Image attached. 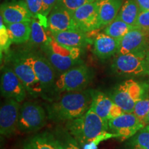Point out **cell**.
I'll use <instances>...</instances> for the list:
<instances>
[{"mask_svg":"<svg viewBox=\"0 0 149 149\" xmlns=\"http://www.w3.org/2000/svg\"><path fill=\"white\" fill-rule=\"evenodd\" d=\"M93 90L67 92L48 104V117L55 122L70 121L82 116L90 109Z\"/></svg>","mask_w":149,"mask_h":149,"instance_id":"1","label":"cell"},{"mask_svg":"<svg viewBox=\"0 0 149 149\" xmlns=\"http://www.w3.org/2000/svg\"><path fill=\"white\" fill-rule=\"evenodd\" d=\"M66 129L81 146L93 143L109 130V124L91 109L82 116L67 122Z\"/></svg>","mask_w":149,"mask_h":149,"instance_id":"2","label":"cell"},{"mask_svg":"<svg viewBox=\"0 0 149 149\" xmlns=\"http://www.w3.org/2000/svg\"><path fill=\"white\" fill-rule=\"evenodd\" d=\"M42 49L46 58L59 74L80 64L81 48L62 45L54 40L51 36L48 42L42 46Z\"/></svg>","mask_w":149,"mask_h":149,"instance_id":"3","label":"cell"},{"mask_svg":"<svg viewBox=\"0 0 149 149\" xmlns=\"http://www.w3.org/2000/svg\"><path fill=\"white\" fill-rule=\"evenodd\" d=\"M93 73L85 64H80L59 74L54 89L59 93L84 90L93 79Z\"/></svg>","mask_w":149,"mask_h":149,"instance_id":"4","label":"cell"},{"mask_svg":"<svg viewBox=\"0 0 149 149\" xmlns=\"http://www.w3.org/2000/svg\"><path fill=\"white\" fill-rule=\"evenodd\" d=\"M145 93L142 84L128 79L117 86L110 97L125 113H133L135 104L144 98Z\"/></svg>","mask_w":149,"mask_h":149,"instance_id":"5","label":"cell"},{"mask_svg":"<svg viewBox=\"0 0 149 149\" xmlns=\"http://www.w3.org/2000/svg\"><path fill=\"white\" fill-rule=\"evenodd\" d=\"M146 53L117 55L112 68L117 74L126 76L149 75V66L146 59Z\"/></svg>","mask_w":149,"mask_h":149,"instance_id":"6","label":"cell"},{"mask_svg":"<svg viewBox=\"0 0 149 149\" xmlns=\"http://www.w3.org/2000/svg\"><path fill=\"white\" fill-rule=\"evenodd\" d=\"M46 114L38 104L26 102L20 108L18 129L23 133H33L41 129L46 124Z\"/></svg>","mask_w":149,"mask_h":149,"instance_id":"7","label":"cell"},{"mask_svg":"<svg viewBox=\"0 0 149 149\" xmlns=\"http://www.w3.org/2000/svg\"><path fill=\"white\" fill-rule=\"evenodd\" d=\"M12 64L13 70L21 80L27 92L34 97L42 95L45 90L29 63L21 55L15 57Z\"/></svg>","mask_w":149,"mask_h":149,"instance_id":"8","label":"cell"},{"mask_svg":"<svg viewBox=\"0 0 149 149\" xmlns=\"http://www.w3.org/2000/svg\"><path fill=\"white\" fill-rule=\"evenodd\" d=\"M108 124L109 129L114 136H118L123 139L130 138L146 126L145 122L133 113H123L120 116L110 120Z\"/></svg>","mask_w":149,"mask_h":149,"instance_id":"9","label":"cell"},{"mask_svg":"<svg viewBox=\"0 0 149 149\" xmlns=\"http://www.w3.org/2000/svg\"><path fill=\"white\" fill-rule=\"evenodd\" d=\"M1 94L6 99L22 102L26 97L27 91L12 68L4 66L1 75Z\"/></svg>","mask_w":149,"mask_h":149,"instance_id":"10","label":"cell"},{"mask_svg":"<svg viewBox=\"0 0 149 149\" xmlns=\"http://www.w3.org/2000/svg\"><path fill=\"white\" fill-rule=\"evenodd\" d=\"M22 56L32 66L44 90L54 88L57 72L46 57L35 53H27Z\"/></svg>","mask_w":149,"mask_h":149,"instance_id":"11","label":"cell"},{"mask_svg":"<svg viewBox=\"0 0 149 149\" xmlns=\"http://www.w3.org/2000/svg\"><path fill=\"white\" fill-rule=\"evenodd\" d=\"M147 49V32L135 26L120 40L117 55L146 53Z\"/></svg>","mask_w":149,"mask_h":149,"instance_id":"12","label":"cell"},{"mask_svg":"<svg viewBox=\"0 0 149 149\" xmlns=\"http://www.w3.org/2000/svg\"><path fill=\"white\" fill-rule=\"evenodd\" d=\"M20 104L13 99H6L0 109V133L9 137L18 128Z\"/></svg>","mask_w":149,"mask_h":149,"instance_id":"13","label":"cell"},{"mask_svg":"<svg viewBox=\"0 0 149 149\" xmlns=\"http://www.w3.org/2000/svg\"><path fill=\"white\" fill-rule=\"evenodd\" d=\"M92 96L93 100L90 109L106 122H109L111 119L125 113L111 97L102 91H92Z\"/></svg>","mask_w":149,"mask_h":149,"instance_id":"14","label":"cell"},{"mask_svg":"<svg viewBox=\"0 0 149 149\" xmlns=\"http://www.w3.org/2000/svg\"><path fill=\"white\" fill-rule=\"evenodd\" d=\"M74 21L81 31L88 33L100 29L96 1L86 3L72 13Z\"/></svg>","mask_w":149,"mask_h":149,"instance_id":"15","label":"cell"},{"mask_svg":"<svg viewBox=\"0 0 149 149\" xmlns=\"http://www.w3.org/2000/svg\"><path fill=\"white\" fill-rule=\"evenodd\" d=\"M47 26L51 33L66 31H80L72 13L59 6H55L47 19Z\"/></svg>","mask_w":149,"mask_h":149,"instance_id":"16","label":"cell"},{"mask_svg":"<svg viewBox=\"0 0 149 149\" xmlns=\"http://www.w3.org/2000/svg\"><path fill=\"white\" fill-rule=\"evenodd\" d=\"M1 17L6 25L32 20L33 15L24 1H12L1 5Z\"/></svg>","mask_w":149,"mask_h":149,"instance_id":"17","label":"cell"},{"mask_svg":"<svg viewBox=\"0 0 149 149\" xmlns=\"http://www.w3.org/2000/svg\"><path fill=\"white\" fill-rule=\"evenodd\" d=\"M51 36L59 44L70 47L83 48L92 43V40L86 35V33L80 31L51 33Z\"/></svg>","mask_w":149,"mask_h":149,"instance_id":"18","label":"cell"},{"mask_svg":"<svg viewBox=\"0 0 149 149\" xmlns=\"http://www.w3.org/2000/svg\"><path fill=\"white\" fill-rule=\"evenodd\" d=\"M120 41L105 33L97 35L93 42V52L100 59H106L117 54Z\"/></svg>","mask_w":149,"mask_h":149,"instance_id":"19","label":"cell"},{"mask_svg":"<svg viewBox=\"0 0 149 149\" xmlns=\"http://www.w3.org/2000/svg\"><path fill=\"white\" fill-rule=\"evenodd\" d=\"M100 28L111 23L120 12L123 0H96Z\"/></svg>","mask_w":149,"mask_h":149,"instance_id":"20","label":"cell"},{"mask_svg":"<svg viewBox=\"0 0 149 149\" xmlns=\"http://www.w3.org/2000/svg\"><path fill=\"white\" fill-rule=\"evenodd\" d=\"M51 138L55 149H81L78 141L66 129L51 133Z\"/></svg>","mask_w":149,"mask_h":149,"instance_id":"21","label":"cell"},{"mask_svg":"<svg viewBox=\"0 0 149 149\" xmlns=\"http://www.w3.org/2000/svg\"><path fill=\"white\" fill-rule=\"evenodd\" d=\"M6 26L8 30L13 42L22 44L30 40L31 32V22H17Z\"/></svg>","mask_w":149,"mask_h":149,"instance_id":"22","label":"cell"},{"mask_svg":"<svg viewBox=\"0 0 149 149\" xmlns=\"http://www.w3.org/2000/svg\"><path fill=\"white\" fill-rule=\"evenodd\" d=\"M140 11V8L135 0H126L122 5L117 18L130 26H135L136 21Z\"/></svg>","mask_w":149,"mask_h":149,"instance_id":"23","label":"cell"},{"mask_svg":"<svg viewBox=\"0 0 149 149\" xmlns=\"http://www.w3.org/2000/svg\"><path fill=\"white\" fill-rule=\"evenodd\" d=\"M24 149H55L51 138V133L44 132L28 138L24 141Z\"/></svg>","mask_w":149,"mask_h":149,"instance_id":"24","label":"cell"},{"mask_svg":"<svg viewBox=\"0 0 149 149\" xmlns=\"http://www.w3.org/2000/svg\"><path fill=\"white\" fill-rule=\"evenodd\" d=\"M135 26H130L118 18H115L106 26L104 33L120 41L123 37Z\"/></svg>","mask_w":149,"mask_h":149,"instance_id":"25","label":"cell"},{"mask_svg":"<svg viewBox=\"0 0 149 149\" xmlns=\"http://www.w3.org/2000/svg\"><path fill=\"white\" fill-rule=\"evenodd\" d=\"M31 37L30 41L35 45L45 44L49 40L51 36H48L44 29L43 24L37 19V17L33 18L31 22Z\"/></svg>","mask_w":149,"mask_h":149,"instance_id":"26","label":"cell"},{"mask_svg":"<svg viewBox=\"0 0 149 149\" xmlns=\"http://www.w3.org/2000/svg\"><path fill=\"white\" fill-rule=\"evenodd\" d=\"M126 149H149V130L145 127L130 137Z\"/></svg>","mask_w":149,"mask_h":149,"instance_id":"27","label":"cell"},{"mask_svg":"<svg viewBox=\"0 0 149 149\" xmlns=\"http://www.w3.org/2000/svg\"><path fill=\"white\" fill-rule=\"evenodd\" d=\"M95 1L96 0H57L55 6L61 7L72 13L81 6Z\"/></svg>","mask_w":149,"mask_h":149,"instance_id":"28","label":"cell"},{"mask_svg":"<svg viewBox=\"0 0 149 149\" xmlns=\"http://www.w3.org/2000/svg\"><path fill=\"white\" fill-rule=\"evenodd\" d=\"M13 42L12 39L7 29L6 26L3 21V19L1 17V23H0V48L1 53L6 52L9 49L11 43Z\"/></svg>","mask_w":149,"mask_h":149,"instance_id":"29","label":"cell"},{"mask_svg":"<svg viewBox=\"0 0 149 149\" xmlns=\"http://www.w3.org/2000/svg\"><path fill=\"white\" fill-rule=\"evenodd\" d=\"M133 113L141 120L144 122L145 118L149 113V99L143 98L139 100L135 104Z\"/></svg>","mask_w":149,"mask_h":149,"instance_id":"30","label":"cell"},{"mask_svg":"<svg viewBox=\"0 0 149 149\" xmlns=\"http://www.w3.org/2000/svg\"><path fill=\"white\" fill-rule=\"evenodd\" d=\"M135 26L149 31V10H141L135 23Z\"/></svg>","mask_w":149,"mask_h":149,"instance_id":"31","label":"cell"},{"mask_svg":"<svg viewBox=\"0 0 149 149\" xmlns=\"http://www.w3.org/2000/svg\"><path fill=\"white\" fill-rule=\"evenodd\" d=\"M25 2L33 18L40 15L43 6L42 0H25Z\"/></svg>","mask_w":149,"mask_h":149,"instance_id":"32","label":"cell"},{"mask_svg":"<svg viewBox=\"0 0 149 149\" xmlns=\"http://www.w3.org/2000/svg\"><path fill=\"white\" fill-rule=\"evenodd\" d=\"M43 6L40 15L44 17H48L56 5L57 0H42Z\"/></svg>","mask_w":149,"mask_h":149,"instance_id":"33","label":"cell"},{"mask_svg":"<svg viewBox=\"0 0 149 149\" xmlns=\"http://www.w3.org/2000/svg\"><path fill=\"white\" fill-rule=\"evenodd\" d=\"M141 10H149V0H135Z\"/></svg>","mask_w":149,"mask_h":149,"instance_id":"34","label":"cell"},{"mask_svg":"<svg viewBox=\"0 0 149 149\" xmlns=\"http://www.w3.org/2000/svg\"><path fill=\"white\" fill-rule=\"evenodd\" d=\"M144 122L146 123V125H148V124H149V113H148V115H147V116L146 117V118H145Z\"/></svg>","mask_w":149,"mask_h":149,"instance_id":"35","label":"cell"},{"mask_svg":"<svg viewBox=\"0 0 149 149\" xmlns=\"http://www.w3.org/2000/svg\"><path fill=\"white\" fill-rule=\"evenodd\" d=\"M146 61H147V62H148V66H149V51H148L146 52Z\"/></svg>","mask_w":149,"mask_h":149,"instance_id":"36","label":"cell"},{"mask_svg":"<svg viewBox=\"0 0 149 149\" xmlns=\"http://www.w3.org/2000/svg\"><path fill=\"white\" fill-rule=\"evenodd\" d=\"M146 129H148V130H149V124H148V125H146Z\"/></svg>","mask_w":149,"mask_h":149,"instance_id":"37","label":"cell"}]
</instances>
